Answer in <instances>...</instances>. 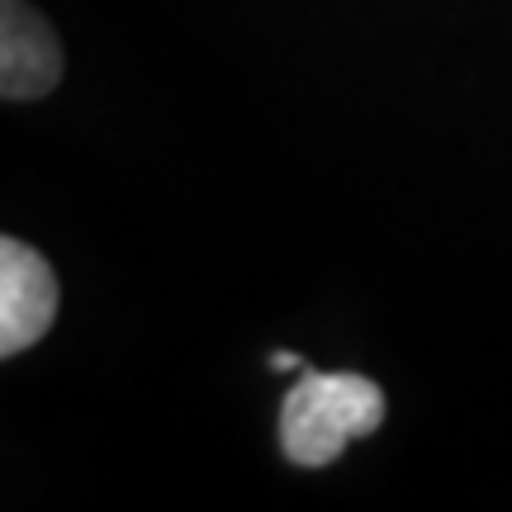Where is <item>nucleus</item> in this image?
Segmentation results:
<instances>
[{
	"label": "nucleus",
	"mask_w": 512,
	"mask_h": 512,
	"mask_svg": "<svg viewBox=\"0 0 512 512\" xmlns=\"http://www.w3.org/2000/svg\"><path fill=\"white\" fill-rule=\"evenodd\" d=\"M384 422L380 384L351 370H299L294 389L280 403V446L290 465L318 470L347 451L356 437H370Z\"/></svg>",
	"instance_id": "obj_1"
},
{
	"label": "nucleus",
	"mask_w": 512,
	"mask_h": 512,
	"mask_svg": "<svg viewBox=\"0 0 512 512\" xmlns=\"http://www.w3.org/2000/svg\"><path fill=\"white\" fill-rule=\"evenodd\" d=\"M57 318L53 266L19 238H0V361L29 351Z\"/></svg>",
	"instance_id": "obj_2"
},
{
	"label": "nucleus",
	"mask_w": 512,
	"mask_h": 512,
	"mask_svg": "<svg viewBox=\"0 0 512 512\" xmlns=\"http://www.w3.org/2000/svg\"><path fill=\"white\" fill-rule=\"evenodd\" d=\"M62 81V43L29 0H0V95L38 100Z\"/></svg>",
	"instance_id": "obj_3"
},
{
	"label": "nucleus",
	"mask_w": 512,
	"mask_h": 512,
	"mask_svg": "<svg viewBox=\"0 0 512 512\" xmlns=\"http://www.w3.org/2000/svg\"><path fill=\"white\" fill-rule=\"evenodd\" d=\"M271 366H275V370H304V366H299V356H290V351H275Z\"/></svg>",
	"instance_id": "obj_4"
}]
</instances>
